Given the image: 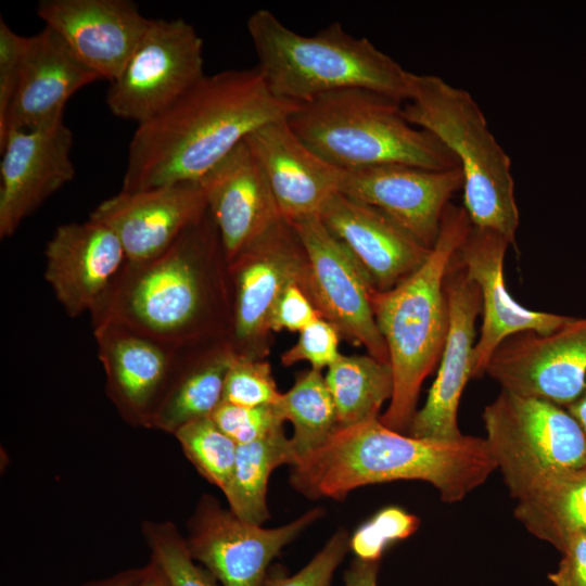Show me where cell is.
Returning a JSON list of instances; mask_svg holds the SVG:
<instances>
[{"label":"cell","mask_w":586,"mask_h":586,"mask_svg":"<svg viewBox=\"0 0 586 586\" xmlns=\"http://www.w3.org/2000/svg\"><path fill=\"white\" fill-rule=\"evenodd\" d=\"M380 561L355 558L343 575L344 586H378Z\"/></svg>","instance_id":"41"},{"label":"cell","mask_w":586,"mask_h":586,"mask_svg":"<svg viewBox=\"0 0 586 586\" xmlns=\"http://www.w3.org/2000/svg\"><path fill=\"white\" fill-rule=\"evenodd\" d=\"M482 418L484 438L512 498L586 470V434L562 406L501 390Z\"/></svg>","instance_id":"8"},{"label":"cell","mask_w":586,"mask_h":586,"mask_svg":"<svg viewBox=\"0 0 586 586\" xmlns=\"http://www.w3.org/2000/svg\"><path fill=\"white\" fill-rule=\"evenodd\" d=\"M199 182L227 265L283 219L269 182L245 140Z\"/></svg>","instance_id":"22"},{"label":"cell","mask_w":586,"mask_h":586,"mask_svg":"<svg viewBox=\"0 0 586 586\" xmlns=\"http://www.w3.org/2000/svg\"><path fill=\"white\" fill-rule=\"evenodd\" d=\"M298 333L296 343L281 355L282 365L291 366L298 361H307L311 365V369L321 371L341 356L340 332L324 318H318Z\"/></svg>","instance_id":"37"},{"label":"cell","mask_w":586,"mask_h":586,"mask_svg":"<svg viewBox=\"0 0 586 586\" xmlns=\"http://www.w3.org/2000/svg\"><path fill=\"white\" fill-rule=\"evenodd\" d=\"M142 573V568L127 569L107 577L89 581L81 586H132Z\"/></svg>","instance_id":"42"},{"label":"cell","mask_w":586,"mask_h":586,"mask_svg":"<svg viewBox=\"0 0 586 586\" xmlns=\"http://www.w3.org/2000/svg\"><path fill=\"white\" fill-rule=\"evenodd\" d=\"M101 79L81 63L50 27L27 37L15 94L7 117L10 129H33L64 119L67 101Z\"/></svg>","instance_id":"25"},{"label":"cell","mask_w":586,"mask_h":586,"mask_svg":"<svg viewBox=\"0 0 586 586\" xmlns=\"http://www.w3.org/2000/svg\"><path fill=\"white\" fill-rule=\"evenodd\" d=\"M335 405L339 428L379 419L393 395V373L388 362L368 355H342L324 377Z\"/></svg>","instance_id":"29"},{"label":"cell","mask_w":586,"mask_h":586,"mask_svg":"<svg viewBox=\"0 0 586 586\" xmlns=\"http://www.w3.org/2000/svg\"><path fill=\"white\" fill-rule=\"evenodd\" d=\"M245 142L260 165L284 220L319 215L339 192L342 170L313 152L291 129L288 118L259 127Z\"/></svg>","instance_id":"24"},{"label":"cell","mask_w":586,"mask_h":586,"mask_svg":"<svg viewBox=\"0 0 586 586\" xmlns=\"http://www.w3.org/2000/svg\"><path fill=\"white\" fill-rule=\"evenodd\" d=\"M234 353L230 345L192 358L184 352L153 413L150 429L175 434L187 422L208 417L222 402L225 380Z\"/></svg>","instance_id":"26"},{"label":"cell","mask_w":586,"mask_h":586,"mask_svg":"<svg viewBox=\"0 0 586 586\" xmlns=\"http://www.w3.org/2000/svg\"><path fill=\"white\" fill-rule=\"evenodd\" d=\"M322 514L323 509L316 507L285 525L265 528L203 495L184 538L191 557L222 586H264L271 561Z\"/></svg>","instance_id":"11"},{"label":"cell","mask_w":586,"mask_h":586,"mask_svg":"<svg viewBox=\"0 0 586 586\" xmlns=\"http://www.w3.org/2000/svg\"><path fill=\"white\" fill-rule=\"evenodd\" d=\"M562 559L548 574L553 586H586V535L569 540L561 550Z\"/></svg>","instance_id":"40"},{"label":"cell","mask_w":586,"mask_h":586,"mask_svg":"<svg viewBox=\"0 0 586 586\" xmlns=\"http://www.w3.org/2000/svg\"><path fill=\"white\" fill-rule=\"evenodd\" d=\"M280 396L267 361L234 354L225 380L224 402L258 407L276 405Z\"/></svg>","instance_id":"33"},{"label":"cell","mask_w":586,"mask_h":586,"mask_svg":"<svg viewBox=\"0 0 586 586\" xmlns=\"http://www.w3.org/2000/svg\"><path fill=\"white\" fill-rule=\"evenodd\" d=\"M142 534L151 559L163 570L170 586H219L205 568L195 563L174 523L143 521Z\"/></svg>","instance_id":"32"},{"label":"cell","mask_w":586,"mask_h":586,"mask_svg":"<svg viewBox=\"0 0 586 586\" xmlns=\"http://www.w3.org/2000/svg\"><path fill=\"white\" fill-rule=\"evenodd\" d=\"M257 65L271 92L296 104L344 89L372 90L406 102L410 72L369 39L333 22L315 35L286 27L259 9L246 22Z\"/></svg>","instance_id":"5"},{"label":"cell","mask_w":586,"mask_h":586,"mask_svg":"<svg viewBox=\"0 0 586 586\" xmlns=\"http://www.w3.org/2000/svg\"><path fill=\"white\" fill-rule=\"evenodd\" d=\"M174 436L198 472L224 492L233 471L238 444L218 428L211 416L187 422Z\"/></svg>","instance_id":"31"},{"label":"cell","mask_w":586,"mask_h":586,"mask_svg":"<svg viewBox=\"0 0 586 586\" xmlns=\"http://www.w3.org/2000/svg\"><path fill=\"white\" fill-rule=\"evenodd\" d=\"M353 254L377 291H387L416 271L431 249L379 208L337 192L319 213Z\"/></svg>","instance_id":"23"},{"label":"cell","mask_w":586,"mask_h":586,"mask_svg":"<svg viewBox=\"0 0 586 586\" xmlns=\"http://www.w3.org/2000/svg\"><path fill=\"white\" fill-rule=\"evenodd\" d=\"M276 407L283 420L293 424L290 441L296 458L320 446L339 429L335 405L321 371L300 373L293 386L281 393Z\"/></svg>","instance_id":"30"},{"label":"cell","mask_w":586,"mask_h":586,"mask_svg":"<svg viewBox=\"0 0 586 586\" xmlns=\"http://www.w3.org/2000/svg\"><path fill=\"white\" fill-rule=\"evenodd\" d=\"M419 524L416 515L398 507L385 508L349 537V549L360 560L381 561L390 544L407 538L417 531Z\"/></svg>","instance_id":"34"},{"label":"cell","mask_w":586,"mask_h":586,"mask_svg":"<svg viewBox=\"0 0 586 586\" xmlns=\"http://www.w3.org/2000/svg\"><path fill=\"white\" fill-rule=\"evenodd\" d=\"M296 456L283 428L258 441L238 445L230 481L222 492L241 520L262 525L269 518L267 487L271 472L293 464Z\"/></svg>","instance_id":"28"},{"label":"cell","mask_w":586,"mask_h":586,"mask_svg":"<svg viewBox=\"0 0 586 586\" xmlns=\"http://www.w3.org/2000/svg\"><path fill=\"white\" fill-rule=\"evenodd\" d=\"M471 227L464 207L449 203L425 262L394 288L372 291V309L394 384L380 421L396 432L408 430L421 385L441 359L449 322L445 277Z\"/></svg>","instance_id":"3"},{"label":"cell","mask_w":586,"mask_h":586,"mask_svg":"<svg viewBox=\"0 0 586 586\" xmlns=\"http://www.w3.org/2000/svg\"><path fill=\"white\" fill-rule=\"evenodd\" d=\"M289 224L306 258L305 291L322 318L353 344L364 346L370 356L388 362L387 347L371 304L374 288L360 264L319 215Z\"/></svg>","instance_id":"10"},{"label":"cell","mask_w":586,"mask_h":586,"mask_svg":"<svg viewBox=\"0 0 586 586\" xmlns=\"http://www.w3.org/2000/svg\"><path fill=\"white\" fill-rule=\"evenodd\" d=\"M218 428L238 445L252 443L283 428L276 405L244 407L221 402L211 415Z\"/></svg>","instance_id":"35"},{"label":"cell","mask_w":586,"mask_h":586,"mask_svg":"<svg viewBox=\"0 0 586 586\" xmlns=\"http://www.w3.org/2000/svg\"><path fill=\"white\" fill-rule=\"evenodd\" d=\"M203 40L182 18H150L148 27L105 102L117 117L149 120L170 106L205 74Z\"/></svg>","instance_id":"9"},{"label":"cell","mask_w":586,"mask_h":586,"mask_svg":"<svg viewBox=\"0 0 586 586\" xmlns=\"http://www.w3.org/2000/svg\"><path fill=\"white\" fill-rule=\"evenodd\" d=\"M566 410L576 419L586 434V388L576 400L566 406Z\"/></svg>","instance_id":"44"},{"label":"cell","mask_w":586,"mask_h":586,"mask_svg":"<svg viewBox=\"0 0 586 586\" xmlns=\"http://www.w3.org/2000/svg\"><path fill=\"white\" fill-rule=\"evenodd\" d=\"M288 123L313 152L343 171L385 164L460 168L436 137L406 119L402 102L372 90L322 94L301 104Z\"/></svg>","instance_id":"6"},{"label":"cell","mask_w":586,"mask_h":586,"mask_svg":"<svg viewBox=\"0 0 586 586\" xmlns=\"http://www.w3.org/2000/svg\"><path fill=\"white\" fill-rule=\"evenodd\" d=\"M406 119L436 137L458 160L463 207L473 226L515 241L519 209L511 161L473 97L443 78L410 73Z\"/></svg>","instance_id":"7"},{"label":"cell","mask_w":586,"mask_h":586,"mask_svg":"<svg viewBox=\"0 0 586 586\" xmlns=\"http://www.w3.org/2000/svg\"><path fill=\"white\" fill-rule=\"evenodd\" d=\"M221 243L209 212L165 251L125 263L90 313L92 327L111 323L163 344L188 349L202 329L209 301L207 265Z\"/></svg>","instance_id":"4"},{"label":"cell","mask_w":586,"mask_h":586,"mask_svg":"<svg viewBox=\"0 0 586 586\" xmlns=\"http://www.w3.org/2000/svg\"><path fill=\"white\" fill-rule=\"evenodd\" d=\"M320 317L322 316L303 284L293 282L283 290L276 302L269 318L268 329L301 332Z\"/></svg>","instance_id":"39"},{"label":"cell","mask_w":586,"mask_h":586,"mask_svg":"<svg viewBox=\"0 0 586 586\" xmlns=\"http://www.w3.org/2000/svg\"><path fill=\"white\" fill-rule=\"evenodd\" d=\"M463 187L460 168L433 170L385 164L342 170L339 192L388 215L429 249L453 195Z\"/></svg>","instance_id":"15"},{"label":"cell","mask_w":586,"mask_h":586,"mask_svg":"<svg viewBox=\"0 0 586 586\" xmlns=\"http://www.w3.org/2000/svg\"><path fill=\"white\" fill-rule=\"evenodd\" d=\"M27 37L21 36L0 20V138L18 82Z\"/></svg>","instance_id":"38"},{"label":"cell","mask_w":586,"mask_h":586,"mask_svg":"<svg viewBox=\"0 0 586 586\" xmlns=\"http://www.w3.org/2000/svg\"><path fill=\"white\" fill-rule=\"evenodd\" d=\"M132 586H170L169 582L158 566V564L152 559L150 562L142 566V573Z\"/></svg>","instance_id":"43"},{"label":"cell","mask_w":586,"mask_h":586,"mask_svg":"<svg viewBox=\"0 0 586 586\" xmlns=\"http://www.w3.org/2000/svg\"><path fill=\"white\" fill-rule=\"evenodd\" d=\"M514 517L536 538L561 551L572 538L586 535V470L553 477L519 499Z\"/></svg>","instance_id":"27"},{"label":"cell","mask_w":586,"mask_h":586,"mask_svg":"<svg viewBox=\"0 0 586 586\" xmlns=\"http://www.w3.org/2000/svg\"><path fill=\"white\" fill-rule=\"evenodd\" d=\"M497 470L486 440L404 435L379 419L339 428L292 464L291 485L310 499L343 500L353 489L399 480L428 482L446 504L461 501Z\"/></svg>","instance_id":"2"},{"label":"cell","mask_w":586,"mask_h":586,"mask_svg":"<svg viewBox=\"0 0 586 586\" xmlns=\"http://www.w3.org/2000/svg\"><path fill=\"white\" fill-rule=\"evenodd\" d=\"M348 550V533L340 528L302 570L286 575L282 568H272L267 573L264 586H330L335 570Z\"/></svg>","instance_id":"36"},{"label":"cell","mask_w":586,"mask_h":586,"mask_svg":"<svg viewBox=\"0 0 586 586\" xmlns=\"http://www.w3.org/2000/svg\"><path fill=\"white\" fill-rule=\"evenodd\" d=\"M301 104L275 95L256 67L204 75L170 106L138 125L122 191L199 181L259 127Z\"/></svg>","instance_id":"1"},{"label":"cell","mask_w":586,"mask_h":586,"mask_svg":"<svg viewBox=\"0 0 586 586\" xmlns=\"http://www.w3.org/2000/svg\"><path fill=\"white\" fill-rule=\"evenodd\" d=\"M44 256V278L72 318L99 305L127 260L116 234L91 218L60 225Z\"/></svg>","instance_id":"21"},{"label":"cell","mask_w":586,"mask_h":586,"mask_svg":"<svg viewBox=\"0 0 586 586\" xmlns=\"http://www.w3.org/2000/svg\"><path fill=\"white\" fill-rule=\"evenodd\" d=\"M509 245L500 233L472 225L457 251L459 262L476 283L482 300L481 332L473 351V379L485 374L492 355L510 335L524 331L551 333L572 319L526 308L511 297L504 273Z\"/></svg>","instance_id":"17"},{"label":"cell","mask_w":586,"mask_h":586,"mask_svg":"<svg viewBox=\"0 0 586 586\" xmlns=\"http://www.w3.org/2000/svg\"><path fill=\"white\" fill-rule=\"evenodd\" d=\"M92 329L109 398L126 422L150 428L153 413L187 349L116 324L104 323Z\"/></svg>","instance_id":"20"},{"label":"cell","mask_w":586,"mask_h":586,"mask_svg":"<svg viewBox=\"0 0 586 586\" xmlns=\"http://www.w3.org/2000/svg\"><path fill=\"white\" fill-rule=\"evenodd\" d=\"M448 331L436 378L423 407L408 428L419 438L454 441L463 436L458 426V408L466 384L473 374L475 321L482 313L481 293L454 255L445 277Z\"/></svg>","instance_id":"13"},{"label":"cell","mask_w":586,"mask_h":586,"mask_svg":"<svg viewBox=\"0 0 586 586\" xmlns=\"http://www.w3.org/2000/svg\"><path fill=\"white\" fill-rule=\"evenodd\" d=\"M199 181L126 192L102 201L91 213L118 238L127 262L138 263L165 251L207 213Z\"/></svg>","instance_id":"19"},{"label":"cell","mask_w":586,"mask_h":586,"mask_svg":"<svg viewBox=\"0 0 586 586\" xmlns=\"http://www.w3.org/2000/svg\"><path fill=\"white\" fill-rule=\"evenodd\" d=\"M485 373L509 393L569 406L586 388V318L572 317L551 333L510 335Z\"/></svg>","instance_id":"12"},{"label":"cell","mask_w":586,"mask_h":586,"mask_svg":"<svg viewBox=\"0 0 586 586\" xmlns=\"http://www.w3.org/2000/svg\"><path fill=\"white\" fill-rule=\"evenodd\" d=\"M234 286L231 332L235 354L259 340L283 290L293 282L305 289L306 258L292 228L281 219L228 264Z\"/></svg>","instance_id":"16"},{"label":"cell","mask_w":586,"mask_h":586,"mask_svg":"<svg viewBox=\"0 0 586 586\" xmlns=\"http://www.w3.org/2000/svg\"><path fill=\"white\" fill-rule=\"evenodd\" d=\"M74 135L64 119L33 129H10L0 142V238L75 177Z\"/></svg>","instance_id":"14"},{"label":"cell","mask_w":586,"mask_h":586,"mask_svg":"<svg viewBox=\"0 0 586 586\" xmlns=\"http://www.w3.org/2000/svg\"><path fill=\"white\" fill-rule=\"evenodd\" d=\"M38 16L100 78L123 72L150 18L129 0H41Z\"/></svg>","instance_id":"18"}]
</instances>
